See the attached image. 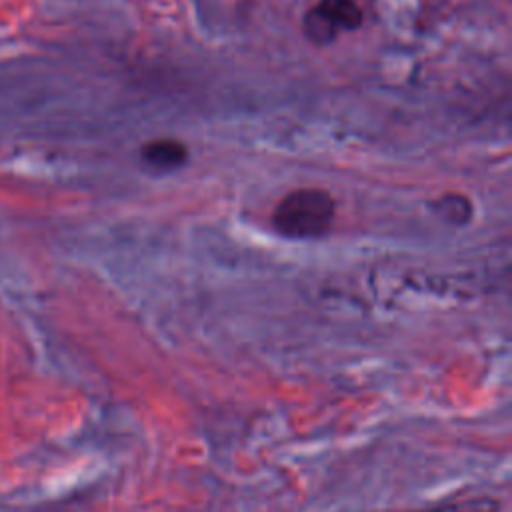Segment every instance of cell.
I'll return each instance as SVG.
<instances>
[{
	"label": "cell",
	"instance_id": "obj_1",
	"mask_svg": "<svg viewBox=\"0 0 512 512\" xmlns=\"http://www.w3.org/2000/svg\"><path fill=\"white\" fill-rule=\"evenodd\" d=\"M336 218V202L322 188H298L286 194L272 212L274 230L290 240L326 236Z\"/></svg>",
	"mask_w": 512,
	"mask_h": 512
},
{
	"label": "cell",
	"instance_id": "obj_2",
	"mask_svg": "<svg viewBox=\"0 0 512 512\" xmlns=\"http://www.w3.org/2000/svg\"><path fill=\"white\" fill-rule=\"evenodd\" d=\"M362 24V10L356 0H318L302 18L304 36L316 44H332L342 32Z\"/></svg>",
	"mask_w": 512,
	"mask_h": 512
},
{
	"label": "cell",
	"instance_id": "obj_3",
	"mask_svg": "<svg viewBox=\"0 0 512 512\" xmlns=\"http://www.w3.org/2000/svg\"><path fill=\"white\" fill-rule=\"evenodd\" d=\"M140 160L148 170L168 174L188 162V148L176 138H154L140 148Z\"/></svg>",
	"mask_w": 512,
	"mask_h": 512
},
{
	"label": "cell",
	"instance_id": "obj_4",
	"mask_svg": "<svg viewBox=\"0 0 512 512\" xmlns=\"http://www.w3.org/2000/svg\"><path fill=\"white\" fill-rule=\"evenodd\" d=\"M422 512H500V500L494 496H466L446 500Z\"/></svg>",
	"mask_w": 512,
	"mask_h": 512
},
{
	"label": "cell",
	"instance_id": "obj_5",
	"mask_svg": "<svg viewBox=\"0 0 512 512\" xmlns=\"http://www.w3.org/2000/svg\"><path fill=\"white\" fill-rule=\"evenodd\" d=\"M434 210L440 214V218H444L450 224H466L472 216V206L468 202V198L460 196V194H448L442 196L436 204Z\"/></svg>",
	"mask_w": 512,
	"mask_h": 512
}]
</instances>
